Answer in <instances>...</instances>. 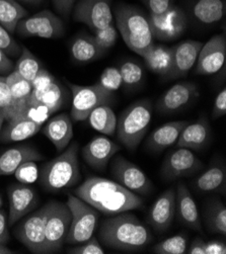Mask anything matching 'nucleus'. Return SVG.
<instances>
[{"instance_id":"nucleus-53","label":"nucleus","mask_w":226,"mask_h":254,"mask_svg":"<svg viewBox=\"0 0 226 254\" xmlns=\"http://www.w3.org/2000/svg\"><path fill=\"white\" fill-rule=\"evenodd\" d=\"M16 251L6 247V245L0 244V254H15Z\"/></svg>"},{"instance_id":"nucleus-30","label":"nucleus","mask_w":226,"mask_h":254,"mask_svg":"<svg viewBox=\"0 0 226 254\" xmlns=\"http://www.w3.org/2000/svg\"><path fill=\"white\" fill-rule=\"evenodd\" d=\"M142 58L150 71L166 77L172 65V48L154 44Z\"/></svg>"},{"instance_id":"nucleus-37","label":"nucleus","mask_w":226,"mask_h":254,"mask_svg":"<svg viewBox=\"0 0 226 254\" xmlns=\"http://www.w3.org/2000/svg\"><path fill=\"white\" fill-rule=\"evenodd\" d=\"M187 248V237L184 234H178L153 245L150 251L155 254H184Z\"/></svg>"},{"instance_id":"nucleus-24","label":"nucleus","mask_w":226,"mask_h":254,"mask_svg":"<svg viewBox=\"0 0 226 254\" xmlns=\"http://www.w3.org/2000/svg\"><path fill=\"white\" fill-rule=\"evenodd\" d=\"M43 155L30 145L14 146L0 155V176L14 174L16 169L26 162L41 161Z\"/></svg>"},{"instance_id":"nucleus-10","label":"nucleus","mask_w":226,"mask_h":254,"mask_svg":"<svg viewBox=\"0 0 226 254\" xmlns=\"http://www.w3.org/2000/svg\"><path fill=\"white\" fill-rule=\"evenodd\" d=\"M64 32L65 29L62 19L48 9L22 18L15 29V33L24 38L58 39L64 35Z\"/></svg>"},{"instance_id":"nucleus-7","label":"nucleus","mask_w":226,"mask_h":254,"mask_svg":"<svg viewBox=\"0 0 226 254\" xmlns=\"http://www.w3.org/2000/svg\"><path fill=\"white\" fill-rule=\"evenodd\" d=\"M66 84L72 93L70 118L74 122L86 121L95 108L102 105H109L113 99L114 93L106 90L97 83L83 86L66 80Z\"/></svg>"},{"instance_id":"nucleus-48","label":"nucleus","mask_w":226,"mask_h":254,"mask_svg":"<svg viewBox=\"0 0 226 254\" xmlns=\"http://www.w3.org/2000/svg\"><path fill=\"white\" fill-rule=\"evenodd\" d=\"M56 10L64 17H68L71 13L76 0H52Z\"/></svg>"},{"instance_id":"nucleus-12","label":"nucleus","mask_w":226,"mask_h":254,"mask_svg":"<svg viewBox=\"0 0 226 254\" xmlns=\"http://www.w3.org/2000/svg\"><path fill=\"white\" fill-rule=\"evenodd\" d=\"M203 168L201 161L192 150L177 147L169 152L160 167V175L166 182L191 177Z\"/></svg>"},{"instance_id":"nucleus-15","label":"nucleus","mask_w":226,"mask_h":254,"mask_svg":"<svg viewBox=\"0 0 226 254\" xmlns=\"http://www.w3.org/2000/svg\"><path fill=\"white\" fill-rule=\"evenodd\" d=\"M226 58V38L219 34L212 37L201 48L196 62L195 73L198 75H212L223 68Z\"/></svg>"},{"instance_id":"nucleus-28","label":"nucleus","mask_w":226,"mask_h":254,"mask_svg":"<svg viewBox=\"0 0 226 254\" xmlns=\"http://www.w3.org/2000/svg\"><path fill=\"white\" fill-rule=\"evenodd\" d=\"M5 78L13 99L16 118H20L23 116L29 106L30 96L33 91L32 84L27 79L22 78L14 70L7 74Z\"/></svg>"},{"instance_id":"nucleus-4","label":"nucleus","mask_w":226,"mask_h":254,"mask_svg":"<svg viewBox=\"0 0 226 254\" xmlns=\"http://www.w3.org/2000/svg\"><path fill=\"white\" fill-rule=\"evenodd\" d=\"M78 152L79 144L74 142L45 164L40 173V184L47 191L57 192L72 188L80 181Z\"/></svg>"},{"instance_id":"nucleus-17","label":"nucleus","mask_w":226,"mask_h":254,"mask_svg":"<svg viewBox=\"0 0 226 254\" xmlns=\"http://www.w3.org/2000/svg\"><path fill=\"white\" fill-rule=\"evenodd\" d=\"M122 147L106 136H97L90 140L81 150L82 158L96 171L104 172L111 159Z\"/></svg>"},{"instance_id":"nucleus-16","label":"nucleus","mask_w":226,"mask_h":254,"mask_svg":"<svg viewBox=\"0 0 226 254\" xmlns=\"http://www.w3.org/2000/svg\"><path fill=\"white\" fill-rule=\"evenodd\" d=\"M198 96L197 84L192 81L178 82L159 96L155 109L160 115H171L187 107Z\"/></svg>"},{"instance_id":"nucleus-38","label":"nucleus","mask_w":226,"mask_h":254,"mask_svg":"<svg viewBox=\"0 0 226 254\" xmlns=\"http://www.w3.org/2000/svg\"><path fill=\"white\" fill-rule=\"evenodd\" d=\"M119 70L125 87L132 88L142 82L144 72L139 64L133 61H126L120 65Z\"/></svg>"},{"instance_id":"nucleus-50","label":"nucleus","mask_w":226,"mask_h":254,"mask_svg":"<svg viewBox=\"0 0 226 254\" xmlns=\"http://www.w3.org/2000/svg\"><path fill=\"white\" fill-rule=\"evenodd\" d=\"M9 241L8 225L5 217V213L0 210V244L6 245Z\"/></svg>"},{"instance_id":"nucleus-43","label":"nucleus","mask_w":226,"mask_h":254,"mask_svg":"<svg viewBox=\"0 0 226 254\" xmlns=\"http://www.w3.org/2000/svg\"><path fill=\"white\" fill-rule=\"evenodd\" d=\"M68 253L71 254H104L105 249L102 246V243L98 242L96 237L92 236L86 241L73 245L72 248H69Z\"/></svg>"},{"instance_id":"nucleus-9","label":"nucleus","mask_w":226,"mask_h":254,"mask_svg":"<svg viewBox=\"0 0 226 254\" xmlns=\"http://www.w3.org/2000/svg\"><path fill=\"white\" fill-rule=\"evenodd\" d=\"M50 202L32 213L14 230L16 239L32 253L46 254V219Z\"/></svg>"},{"instance_id":"nucleus-27","label":"nucleus","mask_w":226,"mask_h":254,"mask_svg":"<svg viewBox=\"0 0 226 254\" xmlns=\"http://www.w3.org/2000/svg\"><path fill=\"white\" fill-rule=\"evenodd\" d=\"M41 127L42 124L28 118H15L7 121L4 128L2 127L0 140L3 143L23 141L35 136L41 130Z\"/></svg>"},{"instance_id":"nucleus-44","label":"nucleus","mask_w":226,"mask_h":254,"mask_svg":"<svg viewBox=\"0 0 226 254\" xmlns=\"http://www.w3.org/2000/svg\"><path fill=\"white\" fill-rule=\"evenodd\" d=\"M14 175L21 184H32L38 179V167L35 161L26 162L16 169Z\"/></svg>"},{"instance_id":"nucleus-6","label":"nucleus","mask_w":226,"mask_h":254,"mask_svg":"<svg viewBox=\"0 0 226 254\" xmlns=\"http://www.w3.org/2000/svg\"><path fill=\"white\" fill-rule=\"evenodd\" d=\"M66 204L71 213V223L65 243L76 245L93 236L99 214L96 209L75 194H69Z\"/></svg>"},{"instance_id":"nucleus-56","label":"nucleus","mask_w":226,"mask_h":254,"mask_svg":"<svg viewBox=\"0 0 226 254\" xmlns=\"http://www.w3.org/2000/svg\"><path fill=\"white\" fill-rule=\"evenodd\" d=\"M1 207H2V197L0 195V209H1Z\"/></svg>"},{"instance_id":"nucleus-3","label":"nucleus","mask_w":226,"mask_h":254,"mask_svg":"<svg viewBox=\"0 0 226 254\" xmlns=\"http://www.w3.org/2000/svg\"><path fill=\"white\" fill-rule=\"evenodd\" d=\"M115 21L125 44L137 55L143 57L154 45L148 18L140 8L128 4H119L115 9Z\"/></svg>"},{"instance_id":"nucleus-5","label":"nucleus","mask_w":226,"mask_h":254,"mask_svg":"<svg viewBox=\"0 0 226 254\" xmlns=\"http://www.w3.org/2000/svg\"><path fill=\"white\" fill-rule=\"evenodd\" d=\"M152 103L141 99L130 105L117 119L116 135L121 144L135 151L145 138L152 117Z\"/></svg>"},{"instance_id":"nucleus-14","label":"nucleus","mask_w":226,"mask_h":254,"mask_svg":"<svg viewBox=\"0 0 226 254\" xmlns=\"http://www.w3.org/2000/svg\"><path fill=\"white\" fill-rule=\"evenodd\" d=\"M111 2L112 0H79L74 5L73 19L92 31L106 28L114 18Z\"/></svg>"},{"instance_id":"nucleus-51","label":"nucleus","mask_w":226,"mask_h":254,"mask_svg":"<svg viewBox=\"0 0 226 254\" xmlns=\"http://www.w3.org/2000/svg\"><path fill=\"white\" fill-rule=\"evenodd\" d=\"M13 68L12 61L0 50V75L6 76L13 70Z\"/></svg>"},{"instance_id":"nucleus-32","label":"nucleus","mask_w":226,"mask_h":254,"mask_svg":"<svg viewBox=\"0 0 226 254\" xmlns=\"http://www.w3.org/2000/svg\"><path fill=\"white\" fill-rule=\"evenodd\" d=\"M193 14L203 24L216 23L224 17V0H198L193 7Z\"/></svg>"},{"instance_id":"nucleus-8","label":"nucleus","mask_w":226,"mask_h":254,"mask_svg":"<svg viewBox=\"0 0 226 254\" xmlns=\"http://www.w3.org/2000/svg\"><path fill=\"white\" fill-rule=\"evenodd\" d=\"M46 219V254L61 251L71 223V213L66 202L51 200Z\"/></svg>"},{"instance_id":"nucleus-29","label":"nucleus","mask_w":226,"mask_h":254,"mask_svg":"<svg viewBox=\"0 0 226 254\" xmlns=\"http://www.w3.org/2000/svg\"><path fill=\"white\" fill-rule=\"evenodd\" d=\"M67 97L66 89L55 80L42 91H32L29 104H41L46 107L50 113L54 114L64 106Z\"/></svg>"},{"instance_id":"nucleus-11","label":"nucleus","mask_w":226,"mask_h":254,"mask_svg":"<svg viewBox=\"0 0 226 254\" xmlns=\"http://www.w3.org/2000/svg\"><path fill=\"white\" fill-rule=\"evenodd\" d=\"M111 163V173L116 183L136 194H148L153 185L148 176L136 164L123 156H114Z\"/></svg>"},{"instance_id":"nucleus-19","label":"nucleus","mask_w":226,"mask_h":254,"mask_svg":"<svg viewBox=\"0 0 226 254\" xmlns=\"http://www.w3.org/2000/svg\"><path fill=\"white\" fill-rule=\"evenodd\" d=\"M203 43L199 41H184L172 48V65L166 77L178 79L186 76L195 66Z\"/></svg>"},{"instance_id":"nucleus-39","label":"nucleus","mask_w":226,"mask_h":254,"mask_svg":"<svg viewBox=\"0 0 226 254\" xmlns=\"http://www.w3.org/2000/svg\"><path fill=\"white\" fill-rule=\"evenodd\" d=\"M0 114L4 118V121H10L16 118L13 99L6 83L5 76L0 75Z\"/></svg>"},{"instance_id":"nucleus-1","label":"nucleus","mask_w":226,"mask_h":254,"mask_svg":"<svg viewBox=\"0 0 226 254\" xmlns=\"http://www.w3.org/2000/svg\"><path fill=\"white\" fill-rule=\"evenodd\" d=\"M74 194L87 202L98 212L114 216L143 207L142 198L125 189L115 181L91 176L86 179Z\"/></svg>"},{"instance_id":"nucleus-22","label":"nucleus","mask_w":226,"mask_h":254,"mask_svg":"<svg viewBox=\"0 0 226 254\" xmlns=\"http://www.w3.org/2000/svg\"><path fill=\"white\" fill-rule=\"evenodd\" d=\"M175 214L186 226L196 231H202V224L196 201L184 183H179L175 189Z\"/></svg>"},{"instance_id":"nucleus-31","label":"nucleus","mask_w":226,"mask_h":254,"mask_svg":"<svg viewBox=\"0 0 226 254\" xmlns=\"http://www.w3.org/2000/svg\"><path fill=\"white\" fill-rule=\"evenodd\" d=\"M106 51L100 49L92 36H78L70 46L72 58L79 63H87L102 57Z\"/></svg>"},{"instance_id":"nucleus-21","label":"nucleus","mask_w":226,"mask_h":254,"mask_svg":"<svg viewBox=\"0 0 226 254\" xmlns=\"http://www.w3.org/2000/svg\"><path fill=\"white\" fill-rule=\"evenodd\" d=\"M212 130L208 120L204 117L194 123H189L182 131L175 147H182L192 151L204 149L211 141Z\"/></svg>"},{"instance_id":"nucleus-49","label":"nucleus","mask_w":226,"mask_h":254,"mask_svg":"<svg viewBox=\"0 0 226 254\" xmlns=\"http://www.w3.org/2000/svg\"><path fill=\"white\" fill-rule=\"evenodd\" d=\"M205 254H226L225 242L220 240L205 242Z\"/></svg>"},{"instance_id":"nucleus-18","label":"nucleus","mask_w":226,"mask_h":254,"mask_svg":"<svg viewBox=\"0 0 226 254\" xmlns=\"http://www.w3.org/2000/svg\"><path fill=\"white\" fill-rule=\"evenodd\" d=\"M9 200L8 225L13 226L30 214L37 204V193L26 184H13L7 189Z\"/></svg>"},{"instance_id":"nucleus-20","label":"nucleus","mask_w":226,"mask_h":254,"mask_svg":"<svg viewBox=\"0 0 226 254\" xmlns=\"http://www.w3.org/2000/svg\"><path fill=\"white\" fill-rule=\"evenodd\" d=\"M175 216V189L163 191L153 202L148 214V223L158 232L166 231Z\"/></svg>"},{"instance_id":"nucleus-2","label":"nucleus","mask_w":226,"mask_h":254,"mask_svg":"<svg viewBox=\"0 0 226 254\" xmlns=\"http://www.w3.org/2000/svg\"><path fill=\"white\" fill-rule=\"evenodd\" d=\"M98 237L106 247L126 252L142 251L152 241L148 228L128 212L105 219L99 227Z\"/></svg>"},{"instance_id":"nucleus-40","label":"nucleus","mask_w":226,"mask_h":254,"mask_svg":"<svg viewBox=\"0 0 226 254\" xmlns=\"http://www.w3.org/2000/svg\"><path fill=\"white\" fill-rule=\"evenodd\" d=\"M118 36L119 32L117 30L116 24L112 22L106 28L93 31L92 38L100 49L107 51L117 43Z\"/></svg>"},{"instance_id":"nucleus-57","label":"nucleus","mask_w":226,"mask_h":254,"mask_svg":"<svg viewBox=\"0 0 226 254\" xmlns=\"http://www.w3.org/2000/svg\"><path fill=\"white\" fill-rule=\"evenodd\" d=\"M0 116H1V114H0Z\"/></svg>"},{"instance_id":"nucleus-46","label":"nucleus","mask_w":226,"mask_h":254,"mask_svg":"<svg viewBox=\"0 0 226 254\" xmlns=\"http://www.w3.org/2000/svg\"><path fill=\"white\" fill-rule=\"evenodd\" d=\"M173 0H143L149 12L152 14H162L172 5Z\"/></svg>"},{"instance_id":"nucleus-42","label":"nucleus","mask_w":226,"mask_h":254,"mask_svg":"<svg viewBox=\"0 0 226 254\" xmlns=\"http://www.w3.org/2000/svg\"><path fill=\"white\" fill-rule=\"evenodd\" d=\"M21 47L11 37V34L0 24V50L7 57H17L21 53Z\"/></svg>"},{"instance_id":"nucleus-25","label":"nucleus","mask_w":226,"mask_h":254,"mask_svg":"<svg viewBox=\"0 0 226 254\" xmlns=\"http://www.w3.org/2000/svg\"><path fill=\"white\" fill-rule=\"evenodd\" d=\"M189 124L188 121L168 122L150 134L146 141V149L152 152H161L177 143L182 131Z\"/></svg>"},{"instance_id":"nucleus-13","label":"nucleus","mask_w":226,"mask_h":254,"mask_svg":"<svg viewBox=\"0 0 226 254\" xmlns=\"http://www.w3.org/2000/svg\"><path fill=\"white\" fill-rule=\"evenodd\" d=\"M154 39L169 42L178 39L185 32L188 19L181 7L172 5L162 14L150 13L147 17Z\"/></svg>"},{"instance_id":"nucleus-33","label":"nucleus","mask_w":226,"mask_h":254,"mask_svg":"<svg viewBox=\"0 0 226 254\" xmlns=\"http://www.w3.org/2000/svg\"><path fill=\"white\" fill-rule=\"evenodd\" d=\"M92 129L107 136L116 134L117 117L109 105H102L95 108L87 118Z\"/></svg>"},{"instance_id":"nucleus-52","label":"nucleus","mask_w":226,"mask_h":254,"mask_svg":"<svg viewBox=\"0 0 226 254\" xmlns=\"http://www.w3.org/2000/svg\"><path fill=\"white\" fill-rule=\"evenodd\" d=\"M205 242L202 238H196L189 248H187L186 253L188 254H205Z\"/></svg>"},{"instance_id":"nucleus-41","label":"nucleus","mask_w":226,"mask_h":254,"mask_svg":"<svg viewBox=\"0 0 226 254\" xmlns=\"http://www.w3.org/2000/svg\"><path fill=\"white\" fill-rule=\"evenodd\" d=\"M96 83L112 93L117 91L123 85L119 68L117 67L106 68L103 71L102 75H100V77Z\"/></svg>"},{"instance_id":"nucleus-26","label":"nucleus","mask_w":226,"mask_h":254,"mask_svg":"<svg viewBox=\"0 0 226 254\" xmlns=\"http://www.w3.org/2000/svg\"><path fill=\"white\" fill-rule=\"evenodd\" d=\"M193 188L200 193L223 192L226 188V168L222 162L211 165L193 182Z\"/></svg>"},{"instance_id":"nucleus-54","label":"nucleus","mask_w":226,"mask_h":254,"mask_svg":"<svg viewBox=\"0 0 226 254\" xmlns=\"http://www.w3.org/2000/svg\"><path fill=\"white\" fill-rule=\"evenodd\" d=\"M16 1L23 2V3H27V4H38L42 1V0H16Z\"/></svg>"},{"instance_id":"nucleus-45","label":"nucleus","mask_w":226,"mask_h":254,"mask_svg":"<svg viewBox=\"0 0 226 254\" xmlns=\"http://www.w3.org/2000/svg\"><path fill=\"white\" fill-rule=\"evenodd\" d=\"M55 80V77L51 73L44 68H41L35 78L31 81L33 91H42L49 85H51Z\"/></svg>"},{"instance_id":"nucleus-23","label":"nucleus","mask_w":226,"mask_h":254,"mask_svg":"<svg viewBox=\"0 0 226 254\" xmlns=\"http://www.w3.org/2000/svg\"><path fill=\"white\" fill-rule=\"evenodd\" d=\"M42 133L55 146L56 151L60 153L68 147L74 136L70 116L63 113L48 120L42 129Z\"/></svg>"},{"instance_id":"nucleus-35","label":"nucleus","mask_w":226,"mask_h":254,"mask_svg":"<svg viewBox=\"0 0 226 254\" xmlns=\"http://www.w3.org/2000/svg\"><path fill=\"white\" fill-rule=\"evenodd\" d=\"M205 224L210 233L226 235V208L222 201L212 199L205 209Z\"/></svg>"},{"instance_id":"nucleus-36","label":"nucleus","mask_w":226,"mask_h":254,"mask_svg":"<svg viewBox=\"0 0 226 254\" xmlns=\"http://www.w3.org/2000/svg\"><path fill=\"white\" fill-rule=\"evenodd\" d=\"M42 68L41 63L37 59V57L31 52L28 48H22L21 53L18 56L17 62L13 68L22 78L27 79L28 81H32L37 73Z\"/></svg>"},{"instance_id":"nucleus-47","label":"nucleus","mask_w":226,"mask_h":254,"mask_svg":"<svg viewBox=\"0 0 226 254\" xmlns=\"http://www.w3.org/2000/svg\"><path fill=\"white\" fill-rule=\"evenodd\" d=\"M215 119L224 117L226 115V88H222L214 100V107L212 111Z\"/></svg>"},{"instance_id":"nucleus-55","label":"nucleus","mask_w":226,"mask_h":254,"mask_svg":"<svg viewBox=\"0 0 226 254\" xmlns=\"http://www.w3.org/2000/svg\"><path fill=\"white\" fill-rule=\"evenodd\" d=\"M4 118L2 116H0V135H1V131H2V127L4 124Z\"/></svg>"},{"instance_id":"nucleus-34","label":"nucleus","mask_w":226,"mask_h":254,"mask_svg":"<svg viewBox=\"0 0 226 254\" xmlns=\"http://www.w3.org/2000/svg\"><path fill=\"white\" fill-rule=\"evenodd\" d=\"M28 16V11L16 0H0V24L10 34L15 33L17 23Z\"/></svg>"}]
</instances>
